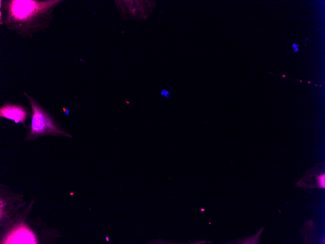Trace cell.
Returning a JSON list of instances; mask_svg holds the SVG:
<instances>
[{
  "label": "cell",
  "mask_w": 325,
  "mask_h": 244,
  "mask_svg": "<svg viewBox=\"0 0 325 244\" xmlns=\"http://www.w3.org/2000/svg\"><path fill=\"white\" fill-rule=\"evenodd\" d=\"M60 0H0V24L23 38H32L49 27L53 11Z\"/></svg>",
  "instance_id": "obj_1"
},
{
  "label": "cell",
  "mask_w": 325,
  "mask_h": 244,
  "mask_svg": "<svg viewBox=\"0 0 325 244\" xmlns=\"http://www.w3.org/2000/svg\"><path fill=\"white\" fill-rule=\"evenodd\" d=\"M32 110V122L27 140L44 135L71 136L57 122L54 116L46 110L34 98L24 92Z\"/></svg>",
  "instance_id": "obj_2"
},
{
  "label": "cell",
  "mask_w": 325,
  "mask_h": 244,
  "mask_svg": "<svg viewBox=\"0 0 325 244\" xmlns=\"http://www.w3.org/2000/svg\"><path fill=\"white\" fill-rule=\"evenodd\" d=\"M30 115L28 109L21 104L7 103L0 108V117L13 120L16 123H19L25 128H28L25 121Z\"/></svg>",
  "instance_id": "obj_3"
},
{
  "label": "cell",
  "mask_w": 325,
  "mask_h": 244,
  "mask_svg": "<svg viewBox=\"0 0 325 244\" xmlns=\"http://www.w3.org/2000/svg\"><path fill=\"white\" fill-rule=\"evenodd\" d=\"M4 244H36L34 233L26 226L21 225L14 229L8 235Z\"/></svg>",
  "instance_id": "obj_4"
},
{
  "label": "cell",
  "mask_w": 325,
  "mask_h": 244,
  "mask_svg": "<svg viewBox=\"0 0 325 244\" xmlns=\"http://www.w3.org/2000/svg\"><path fill=\"white\" fill-rule=\"evenodd\" d=\"M170 92L165 89H162L160 93L161 96L166 98H168L170 97Z\"/></svg>",
  "instance_id": "obj_5"
},
{
  "label": "cell",
  "mask_w": 325,
  "mask_h": 244,
  "mask_svg": "<svg viewBox=\"0 0 325 244\" xmlns=\"http://www.w3.org/2000/svg\"><path fill=\"white\" fill-rule=\"evenodd\" d=\"M299 45L298 44H296L295 43H294L292 45V48L293 49L294 51V53H296L297 52L300 51V50L299 49Z\"/></svg>",
  "instance_id": "obj_6"
}]
</instances>
